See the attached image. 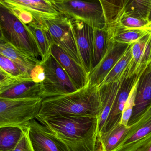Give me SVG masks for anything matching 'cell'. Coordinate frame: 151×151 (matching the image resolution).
Returning a JSON list of instances; mask_svg holds the SVG:
<instances>
[{"mask_svg":"<svg viewBox=\"0 0 151 151\" xmlns=\"http://www.w3.org/2000/svg\"><path fill=\"white\" fill-rule=\"evenodd\" d=\"M66 144L70 151H98L99 117L61 115L36 119Z\"/></svg>","mask_w":151,"mask_h":151,"instance_id":"1","label":"cell"},{"mask_svg":"<svg viewBox=\"0 0 151 151\" xmlns=\"http://www.w3.org/2000/svg\"><path fill=\"white\" fill-rule=\"evenodd\" d=\"M101 110L99 87L88 83L75 92L44 99L37 116L74 115L99 117Z\"/></svg>","mask_w":151,"mask_h":151,"instance_id":"2","label":"cell"},{"mask_svg":"<svg viewBox=\"0 0 151 151\" xmlns=\"http://www.w3.org/2000/svg\"><path fill=\"white\" fill-rule=\"evenodd\" d=\"M0 29V40L41 61V52L27 25L23 23L8 8L1 4Z\"/></svg>","mask_w":151,"mask_h":151,"instance_id":"3","label":"cell"},{"mask_svg":"<svg viewBox=\"0 0 151 151\" xmlns=\"http://www.w3.org/2000/svg\"><path fill=\"white\" fill-rule=\"evenodd\" d=\"M43 100L0 98V128L15 126L27 130L30 122L38 116Z\"/></svg>","mask_w":151,"mask_h":151,"instance_id":"4","label":"cell"},{"mask_svg":"<svg viewBox=\"0 0 151 151\" xmlns=\"http://www.w3.org/2000/svg\"><path fill=\"white\" fill-rule=\"evenodd\" d=\"M60 14L85 23L94 29H103L106 21L100 1H86L79 0H50Z\"/></svg>","mask_w":151,"mask_h":151,"instance_id":"5","label":"cell"},{"mask_svg":"<svg viewBox=\"0 0 151 151\" xmlns=\"http://www.w3.org/2000/svg\"><path fill=\"white\" fill-rule=\"evenodd\" d=\"M41 64L44 68L45 78L42 83V99L66 95L78 91L60 63L50 54Z\"/></svg>","mask_w":151,"mask_h":151,"instance_id":"6","label":"cell"},{"mask_svg":"<svg viewBox=\"0 0 151 151\" xmlns=\"http://www.w3.org/2000/svg\"><path fill=\"white\" fill-rule=\"evenodd\" d=\"M43 21L54 44L62 47L77 63L83 66L69 17L60 13L54 17Z\"/></svg>","mask_w":151,"mask_h":151,"instance_id":"7","label":"cell"},{"mask_svg":"<svg viewBox=\"0 0 151 151\" xmlns=\"http://www.w3.org/2000/svg\"><path fill=\"white\" fill-rule=\"evenodd\" d=\"M129 66L123 76L122 83L118 88L113 107L107 120L103 133L101 134L110 131L121 124L123 111L130 93L137 82L141 73L144 71L139 73L129 75Z\"/></svg>","mask_w":151,"mask_h":151,"instance_id":"8","label":"cell"},{"mask_svg":"<svg viewBox=\"0 0 151 151\" xmlns=\"http://www.w3.org/2000/svg\"><path fill=\"white\" fill-rule=\"evenodd\" d=\"M27 132L34 151H70L65 143L37 119L30 122Z\"/></svg>","mask_w":151,"mask_h":151,"instance_id":"9","label":"cell"},{"mask_svg":"<svg viewBox=\"0 0 151 151\" xmlns=\"http://www.w3.org/2000/svg\"><path fill=\"white\" fill-rule=\"evenodd\" d=\"M82 65L87 73L93 70L94 29L79 20L70 18Z\"/></svg>","mask_w":151,"mask_h":151,"instance_id":"10","label":"cell"},{"mask_svg":"<svg viewBox=\"0 0 151 151\" xmlns=\"http://www.w3.org/2000/svg\"><path fill=\"white\" fill-rule=\"evenodd\" d=\"M151 140V106L130 126L124 140L115 151H137Z\"/></svg>","mask_w":151,"mask_h":151,"instance_id":"11","label":"cell"},{"mask_svg":"<svg viewBox=\"0 0 151 151\" xmlns=\"http://www.w3.org/2000/svg\"><path fill=\"white\" fill-rule=\"evenodd\" d=\"M129 46L127 44L112 42L105 56L89 74V84L99 87L126 52Z\"/></svg>","mask_w":151,"mask_h":151,"instance_id":"12","label":"cell"},{"mask_svg":"<svg viewBox=\"0 0 151 151\" xmlns=\"http://www.w3.org/2000/svg\"><path fill=\"white\" fill-rule=\"evenodd\" d=\"M151 106V63L142 72L137 83L135 106L128 123L130 127L137 123Z\"/></svg>","mask_w":151,"mask_h":151,"instance_id":"13","label":"cell"},{"mask_svg":"<svg viewBox=\"0 0 151 151\" xmlns=\"http://www.w3.org/2000/svg\"><path fill=\"white\" fill-rule=\"evenodd\" d=\"M51 54L73 81L78 90H80L88 84L89 74L83 66L77 63L62 47L53 43Z\"/></svg>","mask_w":151,"mask_h":151,"instance_id":"14","label":"cell"},{"mask_svg":"<svg viewBox=\"0 0 151 151\" xmlns=\"http://www.w3.org/2000/svg\"><path fill=\"white\" fill-rule=\"evenodd\" d=\"M42 83L32 81L29 74L22 75L8 88L0 91V98L29 99L42 98Z\"/></svg>","mask_w":151,"mask_h":151,"instance_id":"15","label":"cell"},{"mask_svg":"<svg viewBox=\"0 0 151 151\" xmlns=\"http://www.w3.org/2000/svg\"><path fill=\"white\" fill-rule=\"evenodd\" d=\"M0 4L30 12L37 20L54 17L60 14L50 0H0Z\"/></svg>","mask_w":151,"mask_h":151,"instance_id":"16","label":"cell"},{"mask_svg":"<svg viewBox=\"0 0 151 151\" xmlns=\"http://www.w3.org/2000/svg\"><path fill=\"white\" fill-rule=\"evenodd\" d=\"M122 80V78L119 82L104 84L99 87L101 101V110L99 117L98 136L103 133L104 127L112 109Z\"/></svg>","mask_w":151,"mask_h":151,"instance_id":"17","label":"cell"},{"mask_svg":"<svg viewBox=\"0 0 151 151\" xmlns=\"http://www.w3.org/2000/svg\"><path fill=\"white\" fill-rule=\"evenodd\" d=\"M131 50L135 73H140L151 63V32L131 45Z\"/></svg>","mask_w":151,"mask_h":151,"instance_id":"18","label":"cell"},{"mask_svg":"<svg viewBox=\"0 0 151 151\" xmlns=\"http://www.w3.org/2000/svg\"><path fill=\"white\" fill-rule=\"evenodd\" d=\"M0 54L6 56L30 74L31 71L41 61L28 55L8 43L0 40Z\"/></svg>","mask_w":151,"mask_h":151,"instance_id":"19","label":"cell"},{"mask_svg":"<svg viewBox=\"0 0 151 151\" xmlns=\"http://www.w3.org/2000/svg\"><path fill=\"white\" fill-rule=\"evenodd\" d=\"M26 25L35 38L42 55L41 62H43L51 54V48L53 44L51 35L43 19H35L33 22Z\"/></svg>","mask_w":151,"mask_h":151,"instance_id":"20","label":"cell"},{"mask_svg":"<svg viewBox=\"0 0 151 151\" xmlns=\"http://www.w3.org/2000/svg\"><path fill=\"white\" fill-rule=\"evenodd\" d=\"M130 128L120 124L110 131L98 136V151H115L124 140Z\"/></svg>","mask_w":151,"mask_h":151,"instance_id":"21","label":"cell"},{"mask_svg":"<svg viewBox=\"0 0 151 151\" xmlns=\"http://www.w3.org/2000/svg\"><path fill=\"white\" fill-rule=\"evenodd\" d=\"M106 21L105 28L112 36L114 28L119 24L124 14L127 0H100Z\"/></svg>","mask_w":151,"mask_h":151,"instance_id":"22","label":"cell"},{"mask_svg":"<svg viewBox=\"0 0 151 151\" xmlns=\"http://www.w3.org/2000/svg\"><path fill=\"white\" fill-rule=\"evenodd\" d=\"M113 42L112 35L106 28L101 29H94L93 69L105 56Z\"/></svg>","mask_w":151,"mask_h":151,"instance_id":"23","label":"cell"},{"mask_svg":"<svg viewBox=\"0 0 151 151\" xmlns=\"http://www.w3.org/2000/svg\"><path fill=\"white\" fill-rule=\"evenodd\" d=\"M24 130L19 127L0 128V151H13L23 135Z\"/></svg>","mask_w":151,"mask_h":151,"instance_id":"24","label":"cell"},{"mask_svg":"<svg viewBox=\"0 0 151 151\" xmlns=\"http://www.w3.org/2000/svg\"><path fill=\"white\" fill-rule=\"evenodd\" d=\"M132 58L131 45H130L101 85L120 81L122 79L124 74L129 68Z\"/></svg>","mask_w":151,"mask_h":151,"instance_id":"25","label":"cell"},{"mask_svg":"<svg viewBox=\"0 0 151 151\" xmlns=\"http://www.w3.org/2000/svg\"><path fill=\"white\" fill-rule=\"evenodd\" d=\"M147 32L144 30L128 29L118 24L112 33V41L121 44L132 45L138 41Z\"/></svg>","mask_w":151,"mask_h":151,"instance_id":"26","label":"cell"},{"mask_svg":"<svg viewBox=\"0 0 151 151\" xmlns=\"http://www.w3.org/2000/svg\"><path fill=\"white\" fill-rule=\"evenodd\" d=\"M151 0H127L123 15L148 21Z\"/></svg>","mask_w":151,"mask_h":151,"instance_id":"27","label":"cell"},{"mask_svg":"<svg viewBox=\"0 0 151 151\" xmlns=\"http://www.w3.org/2000/svg\"><path fill=\"white\" fill-rule=\"evenodd\" d=\"M0 69L13 76L28 73L15 63L1 54H0Z\"/></svg>","mask_w":151,"mask_h":151,"instance_id":"28","label":"cell"},{"mask_svg":"<svg viewBox=\"0 0 151 151\" xmlns=\"http://www.w3.org/2000/svg\"><path fill=\"white\" fill-rule=\"evenodd\" d=\"M137 85V83L130 93L129 99L125 104L122 114L121 124L125 126H128V123L132 115L133 108L135 106Z\"/></svg>","mask_w":151,"mask_h":151,"instance_id":"29","label":"cell"},{"mask_svg":"<svg viewBox=\"0 0 151 151\" xmlns=\"http://www.w3.org/2000/svg\"><path fill=\"white\" fill-rule=\"evenodd\" d=\"M148 23L149 22L146 20L123 15L118 24L128 29H140Z\"/></svg>","mask_w":151,"mask_h":151,"instance_id":"30","label":"cell"},{"mask_svg":"<svg viewBox=\"0 0 151 151\" xmlns=\"http://www.w3.org/2000/svg\"><path fill=\"white\" fill-rule=\"evenodd\" d=\"M5 6L8 8L15 15L18 19L24 24L28 25L33 22L35 20L34 17L30 12L16 8L10 7L6 6Z\"/></svg>","mask_w":151,"mask_h":151,"instance_id":"31","label":"cell"},{"mask_svg":"<svg viewBox=\"0 0 151 151\" xmlns=\"http://www.w3.org/2000/svg\"><path fill=\"white\" fill-rule=\"evenodd\" d=\"M27 130H24L21 140L13 151H34Z\"/></svg>","mask_w":151,"mask_h":151,"instance_id":"32","label":"cell"},{"mask_svg":"<svg viewBox=\"0 0 151 151\" xmlns=\"http://www.w3.org/2000/svg\"><path fill=\"white\" fill-rule=\"evenodd\" d=\"M31 78L36 83H41L45 78V70L41 63L36 66L31 71Z\"/></svg>","mask_w":151,"mask_h":151,"instance_id":"33","label":"cell"},{"mask_svg":"<svg viewBox=\"0 0 151 151\" xmlns=\"http://www.w3.org/2000/svg\"><path fill=\"white\" fill-rule=\"evenodd\" d=\"M137 151H151V140L138 148Z\"/></svg>","mask_w":151,"mask_h":151,"instance_id":"34","label":"cell"},{"mask_svg":"<svg viewBox=\"0 0 151 151\" xmlns=\"http://www.w3.org/2000/svg\"><path fill=\"white\" fill-rule=\"evenodd\" d=\"M140 30H144L151 32V22L149 23L148 24H147L146 26H144L143 28H141Z\"/></svg>","mask_w":151,"mask_h":151,"instance_id":"35","label":"cell"},{"mask_svg":"<svg viewBox=\"0 0 151 151\" xmlns=\"http://www.w3.org/2000/svg\"><path fill=\"white\" fill-rule=\"evenodd\" d=\"M148 21L149 23L151 22V5H150V10H149V15H148Z\"/></svg>","mask_w":151,"mask_h":151,"instance_id":"36","label":"cell"}]
</instances>
